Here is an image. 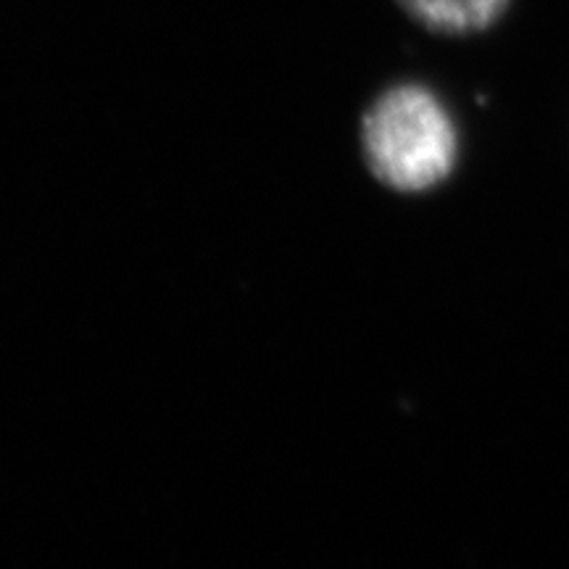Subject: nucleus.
Masks as SVG:
<instances>
[{
    "label": "nucleus",
    "instance_id": "f03ea898",
    "mask_svg": "<svg viewBox=\"0 0 569 569\" xmlns=\"http://www.w3.org/2000/svg\"><path fill=\"white\" fill-rule=\"evenodd\" d=\"M427 30L446 34L480 32L503 17L509 0H398Z\"/></svg>",
    "mask_w": 569,
    "mask_h": 569
},
{
    "label": "nucleus",
    "instance_id": "f257e3e1",
    "mask_svg": "<svg viewBox=\"0 0 569 569\" xmlns=\"http://www.w3.org/2000/svg\"><path fill=\"white\" fill-rule=\"evenodd\" d=\"M361 146L372 174L403 193L430 190L457 167L459 134L443 101L425 84L382 92L361 124Z\"/></svg>",
    "mask_w": 569,
    "mask_h": 569
}]
</instances>
